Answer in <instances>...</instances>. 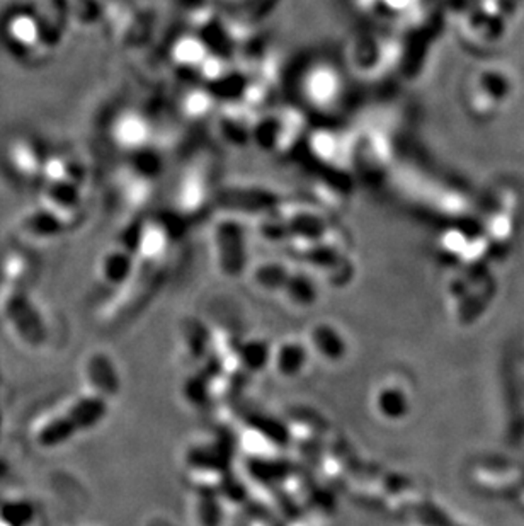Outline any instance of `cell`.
<instances>
[{"label": "cell", "mask_w": 524, "mask_h": 526, "mask_svg": "<svg viewBox=\"0 0 524 526\" xmlns=\"http://www.w3.org/2000/svg\"><path fill=\"white\" fill-rule=\"evenodd\" d=\"M133 273V259L128 252H113L99 266V278L107 286H123Z\"/></svg>", "instance_id": "3"}, {"label": "cell", "mask_w": 524, "mask_h": 526, "mask_svg": "<svg viewBox=\"0 0 524 526\" xmlns=\"http://www.w3.org/2000/svg\"><path fill=\"white\" fill-rule=\"evenodd\" d=\"M242 367L249 371H261L269 367L271 361V346L262 339H250L241 348Z\"/></svg>", "instance_id": "4"}, {"label": "cell", "mask_w": 524, "mask_h": 526, "mask_svg": "<svg viewBox=\"0 0 524 526\" xmlns=\"http://www.w3.org/2000/svg\"><path fill=\"white\" fill-rule=\"evenodd\" d=\"M288 273L290 271H286L281 264H264V266H259L254 273V278H252L254 286L264 293H273V292L280 293L281 286L286 280Z\"/></svg>", "instance_id": "5"}, {"label": "cell", "mask_w": 524, "mask_h": 526, "mask_svg": "<svg viewBox=\"0 0 524 526\" xmlns=\"http://www.w3.org/2000/svg\"><path fill=\"white\" fill-rule=\"evenodd\" d=\"M198 526H222V505L220 501L208 499V494H201L194 506Z\"/></svg>", "instance_id": "7"}, {"label": "cell", "mask_w": 524, "mask_h": 526, "mask_svg": "<svg viewBox=\"0 0 524 526\" xmlns=\"http://www.w3.org/2000/svg\"><path fill=\"white\" fill-rule=\"evenodd\" d=\"M281 295L284 301L293 307V309H307L314 305L317 300V290L315 283L305 275H297V273H288L286 280L283 283L280 290Z\"/></svg>", "instance_id": "2"}, {"label": "cell", "mask_w": 524, "mask_h": 526, "mask_svg": "<svg viewBox=\"0 0 524 526\" xmlns=\"http://www.w3.org/2000/svg\"><path fill=\"white\" fill-rule=\"evenodd\" d=\"M308 360V346L301 339H286L276 348H271L269 367L283 378H295L305 367Z\"/></svg>", "instance_id": "1"}, {"label": "cell", "mask_w": 524, "mask_h": 526, "mask_svg": "<svg viewBox=\"0 0 524 526\" xmlns=\"http://www.w3.org/2000/svg\"><path fill=\"white\" fill-rule=\"evenodd\" d=\"M337 339L331 327L325 326H315L314 329L308 334V348L315 350L318 356L325 358V360H333L341 354L339 348L335 346Z\"/></svg>", "instance_id": "6"}]
</instances>
